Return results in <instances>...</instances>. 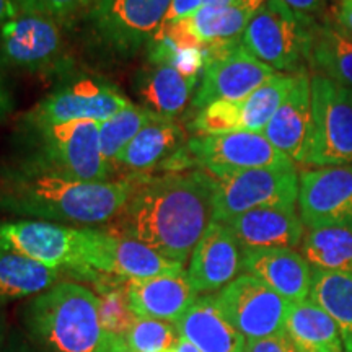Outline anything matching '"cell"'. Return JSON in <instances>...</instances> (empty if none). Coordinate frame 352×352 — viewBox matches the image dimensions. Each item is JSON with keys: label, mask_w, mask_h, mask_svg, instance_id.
<instances>
[{"label": "cell", "mask_w": 352, "mask_h": 352, "mask_svg": "<svg viewBox=\"0 0 352 352\" xmlns=\"http://www.w3.org/2000/svg\"><path fill=\"white\" fill-rule=\"evenodd\" d=\"M59 270L0 248V300L34 297L57 284Z\"/></svg>", "instance_id": "83f0119b"}, {"label": "cell", "mask_w": 352, "mask_h": 352, "mask_svg": "<svg viewBox=\"0 0 352 352\" xmlns=\"http://www.w3.org/2000/svg\"><path fill=\"white\" fill-rule=\"evenodd\" d=\"M298 176L296 165L264 166L214 176V220L227 223L248 210L270 206L296 208Z\"/></svg>", "instance_id": "52a82bcc"}, {"label": "cell", "mask_w": 352, "mask_h": 352, "mask_svg": "<svg viewBox=\"0 0 352 352\" xmlns=\"http://www.w3.org/2000/svg\"><path fill=\"white\" fill-rule=\"evenodd\" d=\"M215 297L226 318L246 341L285 334L292 302L254 276H239Z\"/></svg>", "instance_id": "8fae6325"}, {"label": "cell", "mask_w": 352, "mask_h": 352, "mask_svg": "<svg viewBox=\"0 0 352 352\" xmlns=\"http://www.w3.org/2000/svg\"><path fill=\"white\" fill-rule=\"evenodd\" d=\"M100 298V311L103 327L109 333V336L124 338L127 329L138 318L132 314L129 300H127V289L124 292L121 290H109L104 292Z\"/></svg>", "instance_id": "e575fe53"}, {"label": "cell", "mask_w": 352, "mask_h": 352, "mask_svg": "<svg viewBox=\"0 0 352 352\" xmlns=\"http://www.w3.org/2000/svg\"><path fill=\"white\" fill-rule=\"evenodd\" d=\"M134 352H165L182 341L173 323L152 318H135L124 336Z\"/></svg>", "instance_id": "d6a6232c"}, {"label": "cell", "mask_w": 352, "mask_h": 352, "mask_svg": "<svg viewBox=\"0 0 352 352\" xmlns=\"http://www.w3.org/2000/svg\"><path fill=\"white\" fill-rule=\"evenodd\" d=\"M202 7V0H171V7L165 23H178V21L191 19Z\"/></svg>", "instance_id": "74e56055"}, {"label": "cell", "mask_w": 352, "mask_h": 352, "mask_svg": "<svg viewBox=\"0 0 352 352\" xmlns=\"http://www.w3.org/2000/svg\"><path fill=\"white\" fill-rule=\"evenodd\" d=\"M138 179L80 182L16 160L0 168V212L54 223L98 226L121 212Z\"/></svg>", "instance_id": "7a4b0ae2"}, {"label": "cell", "mask_w": 352, "mask_h": 352, "mask_svg": "<svg viewBox=\"0 0 352 352\" xmlns=\"http://www.w3.org/2000/svg\"><path fill=\"white\" fill-rule=\"evenodd\" d=\"M21 164L70 179L108 182L109 165L101 153L100 122L21 126Z\"/></svg>", "instance_id": "277c9868"}, {"label": "cell", "mask_w": 352, "mask_h": 352, "mask_svg": "<svg viewBox=\"0 0 352 352\" xmlns=\"http://www.w3.org/2000/svg\"><path fill=\"white\" fill-rule=\"evenodd\" d=\"M333 21L352 36V0H334Z\"/></svg>", "instance_id": "f35d334b"}, {"label": "cell", "mask_w": 352, "mask_h": 352, "mask_svg": "<svg viewBox=\"0 0 352 352\" xmlns=\"http://www.w3.org/2000/svg\"><path fill=\"white\" fill-rule=\"evenodd\" d=\"M243 271L254 276L289 302L310 298L314 267L305 256L290 248L241 250Z\"/></svg>", "instance_id": "d6986e66"}, {"label": "cell", "mask_w": 352, "mask_h": 352, "mask_svg": "<svg viewBox=\"0 0 352 352\" xmlns=\"http://www.w3.org/2000/svg\"><path fill=\"white\" fill-rule=\"evenodd\" d=\"M165 352H199V351H197L196 347L191 344V342H188L186 340H183V338H182V341H179L178 344H176L175 347H171V349H168V351H165Z\"/></svg>", "instance_id": "f6af8a7d"}, {"label": "cell", "mask_w": 352, "mask_h": 352, "mask_svg": "<svg viewBox=\"0 0 352 352\" xmlns=\"http://www.w3.org/2000/svg\"><path fill=\"white\" fill-rule=\"evenodd\" d=\"M189 164L196 162L219 176L228 171L296 165L279 152L263 132L235 131L227 134L195 135L184 147Z\"/></svg>", "instance_id": "4fadbf2b"}, {"label": "cell", "mask_w": 352, "mask_h": 352, "mask_svg": "<svg viewBox=\"0 0 352 352\" xmlns=\"http://www.w3.org/2000/svg\"><path fill=\"white\" fill-rule=\"evenodd\" d=\"M63 33L56 20L33 13H19L0 26V64L7 67L41 70L60 59Z\"/></svg>", "instance_id": "2e32d148"}, {"label": "cell", "mask_w": 352, "mask_h": 352, "mask_svg": "<svg viewBox=\"0 0 352 352\" xmlns=\"http://www.w3.org/2000/svg\"><path fill=\"white\" fill-rule=\"evenodd\" d=\"M108 352H134L129 346L126 344L124 338L121 336H111V342H109Z\"/></svg>", "instance_id": "7bdbcfd3"}, {"label": "cell", "mask_w": 352, "mask_h": 352, "mask_svg": "<svg viewBox=\"0 0 352 352\" xmlns=\"http://www.w3.org/2000/svg\"><path fill=\"white\" fill-rule=\"evenodd\" d=\"M230 228L241 250L290 248L302 245L303 222L297 208L270 206L258 208L228 220Z\"/></svg>", "instance_id": "ffe728a7"}, {"label": "cell", "mask_w": 352, "mask_h": 352, "mask_svg": "<svg viewBox=\"0 0 352 352\" xmlns=\"http://www.w3.org/2000/svg\"><path fill=\"white\" fill-rule=\"evenodd\" d=\"M196 85L197 76L171 64H152L140 77L139 95L145 108L175 120L195 100Z\"/></svg>", "instance_id": "cb8c5ba5"}, {"label": "cell", "mask_w": 352, "mask_h": 352, "mask_svg": "<svg viewBox=\"0 0 352 352\" xmlns=\"http://www.w3.org/2000/svg\"><path fill=\"white\" fill-rule=\"evenodd\" d=\"M263 134L294 164H305L314 139L311 82L307 74H297L296 83Z\"/></svg>", "instance_id": "ac0fdd59"}, {"label": "cell", "mask_w": 352, "mask_h": 352, "mask_svg": "<svg viewBox=\"0 0 352 352\" xmlns=\"http://www.w3.org/2000/svg\"><path fill=\"white\" fill-rule=\"evenodd\" d=\"M245 352H297V349L285 333L283 336L246 341Z\"/></svg>", "instance_id": "8d00e7d4"}, {"label": "cell", "mask_w": 352, "mask_h": 352, "mask_svg": "<svg viewBox=\"0 0 352 352\" xmlns=\"http://www.w3.org/2000/svg\"><path fill=\"white\" fill-rule=\"evenodd\" d=\"M132 101L98 78H76L43 98L20 126H50L74 121L103 122L131 108Z\"/></svg>", "instance_id": "7c38bea8"}, {"label": "cell", "mask_w": 352, "mask_h": 352, "mask_svg": "<svg viewBox=\"0 0 352 352\" xmlns=\"http://www.w3.org/2000/svg\"><path fill=\"white\" fill-rule=\"evenodd\" d=\"M310 82L314 139L305 165L352 166V91L316 74Z\"/></svg>", "instance_id": "9c48e42d"}, {"label": "cell", "mask_w": 352, "mask_h": 352, "mask_svg": "<svg viewBox=\"0 0 352 352\" xmlns=\"http://www.w3.org/2000/svg\"><path fill=\"white\" fill-rule=\"evenodd\" d=\"M91 230L44 220H0V248L52 270L69 267L83 279H95L87 263Z\"/></svg>", "instance_id": "8992f818"}, {"label": "cell", "mask_w": 352, "mask_h": 352, "mask_svg": "<svg viewBox=\"0 0 352 352\" xmlns=\"http://www.w3.org/2000/svg\"><path fill=\"white\" fill-rule=\"evenodd\" d=\"M171 0H98L88 21L100 41L120 54L148 44L165 25Z\"/></svg>", "instance_id": "30bf717a"}, {"label": "cell", "mask_w": 352, "mask_h": 352, "mask_svg": "<svg viewBox=\"0 0 352 352\" xmlns=\"http://www.w3.org/2000/svg\"><path fill=\"white\" fill-rule=\"evenodd\" d=\"M283 2L294 12L314 19L315 15H321L324 12V8L328 7L331 0H283Z\"/></svg>", "instance_id": "ab89813d"}, {"label": "cell", "mask_w": 352, "mask_h": 352, "mask_svg": "<svg viewBox=\"0 0 352 352\" xmlns=\"http://www.w3.org/2000/svg\"><path fill=\"white\" fill-rule=\"evenodd\" d=\"M157 114L145 107L132 104L131 108L122 109L116 116L100 122V145L104 160L114 164L118 155L124 151L145 124H148Z\"/></svg>", "instance_id": "1f68e13d"}, {"label": "cell", "mask_w": 352, "mask_h": 352, "mask_svg": "<svg viewBox=\"0 0 352 352\" xmlns=\"http://www.w3.org/2000/svg\"><path fill=\"white\" fill-rule=\"evenodd\" d=\"M186 132L171 118L157 114L126 145L114 164L132 171L153 168L173 158L186 147Z\"/></svg>", "instance_id": "603a6c76"}, {"label": "cell", "mask_w": 352, "mask_h": 352, "mask_svg": "<svg viewBox=\"0 0 352 352\" xmlns=\"http://www.w3.org/2000/svg\"><path fill=\"white\" fill-rule=\"evenodd\" d=\"M302 254L311 267L352 274V230L341 227L308 228Z\"/></svg>", "instance_id": "f1b7e54d"}, {"label": "cell", "mask_w": 352, "mask_h": 352, "mask_svg": "<svg viewBox=\"0 0 352 352\" xmlns=\"http://www.w3.org/2000/svg\"><path fill=\"white\" fill-rule=\"evenodd\" d=\"M310 300L323 308L340 328L344 352H352V274L314 267Z\"/></svg>", "instance_id": "4316f807"}, {"label": "cell", "mask_w": 352, "mask_h": 352, "mask_svg": "<svg viewBox=\"0 0 352 352\" xmlns=\"http://www.w3.org/2000/svg\"><path fill=\"white\" fill-rule=\"evenodd\" d=\"M285 333L297 352H344L336 321L310 298L290 305Z\"/></svg>", "instance_id": "d4e9b609"}, {"label": "cell", "mask_w": 352, "mask_h": 352, "mask_svg": "<svg viewBox=\"0 0 352 352\" xmlns=\"http://www.w3.org/2000/svg\"><path fill=\"white\" fill-rule=\"evenodd\" d=\"M127 300L138 318H152L178 323L199 294L189 283L188 272L129 280Z\"/></svg>", "instance_id": "44dd1931"}, {"label": "cell", "mask_w": 352, "mask_h": 352, "mask_svg": "<svg viewBox=\"0 0 352 352\" xmlns=\"http://www.w3.org/2000/svg\"><path fill=\"white\" fill-rule=\"evenodd\" d=\"M13 111V100L10 91L6 83H3L2 77H0V122Z\"/></svg>", "instance_id": "60d3db41"}, {"label": "cell", "mask_w": 352, "mask_h": 352, "mask_svg": "<svg viewBox=\"0 0 352 352\" xmlns=\"http://www.w3.org/2000/svg\"><path fill=\"white\" fill-rule=\"evenodd\" d=\"M253 13L243 7H201L186 23L202 44L227 43L241 39Z\"/></svg>", "instance_id": "f546056e"}, {"label": "cell", "mask_w": 352, "mask_h": 352, "mask_svg": "<svg viewBox=\"0 0 352 352\" xmlns=\"http://www.w3.org/2000/svg\"><path fill=\"white\" fill-rule=\"evenodd\" d=\"M267 0H236V6H240V7H243L245 10H248L250 13H256L259 8H261L264 3H266Z\"/></svg>", "instance_id": "ee69618b"}, {"label": "cell", "mask_w": 352, "mask_h": 352, "mask_svg": "<svg viewBox=\"0 0 352 352\" xmlns=\"http://www.w3.org/2000/svg\"><path fill=\"white\" fill-rule=\"evenodd\" d=\"M298 209L308 228L352 230V166L305 170L298 176Z\"/></svg>", "instance_id": "5bb4252c"}, {"label": "cell", "mask_w": 352, "mask_h": 352, "mask_svg": "<svg viewBox=\"0 0 352 352\" xmlns=\"http://www.w3.org/2000/svg\"><path fill=\"white\" fill-rule=\"evenodd\" d=\"M276 76V70L245 50L241 39L206 44V65L192 107L206 108L215 101H243Z\"/></svg>", "instance_id": "ba28073f"}, {"label": "cell", "mask_w": 352, "mask_h": 352, "mask_svg": "<svg viewBox=\"0 0 352 352\" xmlns=\"http://www.w3.org/2000/svg\"><path fill=\"white\" fill-rule=\"evenodd\" d=\"M175 327L199 352H245L246 340L226 318L215 296L197 297Z\"/></svg>", "instance_id": "7402d4cb"}, {"label": "cell", "mask_w": 352, "mask_h": 352, "mask_svg": "<svg viewBox=\"0 0 352 352\" xmlns=\"http://www.w3.org/2000/svg\"><path fill=\"white\" fill-rule=\"evenodd\" d=\"M88 267L96 274L120 276L129 280L179 274L183 264L129 236L94 228L88 250Z\"/></svg>", "instance_id": "9a60e30c"}, {"label": "cell", "mask_w": 352, "mask_h": 352, "mask_svg": "<svg viewBox=\"0 0 352 352\" xmlns=\"http://www.w3.org/2000/svg\"><path fill=\"white\" fill-rule=\"evenodd\" d=\"M315 26V19L294 12L283 0H267L250 20L241 44L274 70L297 76L305 74Z\"/></svg>", "instance_id": "5b68a950"}, {"label": "cell", "mask_w": 352, "mask_h": 352, "mask_svg": "<svg viewBox=\"0 0 352 352\" xmlns=\"http://www.w3.org/2000/svg\"><path fill=\"white\" fill-rule=\"evenodd\" d=\"M308 64L316 76L352 90V36L334 21H316Z\"/></svg>", "instance_id": "484cf974"}, {"label": "cell", "mask_w": 352, "mask_h": 352, "mask_svg": "<svg viewBox=\"0 0 352 352\" xmlns=\"http://www.w3.org/2000/svg\"><path fill=\"white\" fill-rule=\"evenodd\" d=\"M351 91H352V90H351Z\"/></svg>", "instance_id": "681fc988"}, {"label": "cell", "mask_w": 352, "mask_h": 352, "mask_svg": "<svg viewBox=\"0 0 352 352\" xmlns=\"http://www.w3.org/2000/svg\"><path fill=\"white\" fill-rule=\"evenodd\" d=\"M2 342H3V329H2V321H0V349H2Z\"/></svg>", "instance_id": "c3c4849f"}, {"label": "cell", "mask_w": 352, "mask_h": 352, "mask_svg": "<svg viewBox=\"0 0 352 352\" xmlns=\"http://www.w3.org/2000/svg\"><path fill=\"white\" fill-rule=\"evenodd\" d=\"M214 176L204 171L142 179L107 230L186 264L214 220Z\"/></svg>", "instance_id": "6da1fadb"}, {"label": "cell", "mask_w": 352, "mask_h": 352, "mask_svg": "<svg viewBox=\"0 0 352 352\" xmlns=\"http://www.w3.org/2000/svg\"><path fill=\"white\" fill-rule=\"evenodd\" d=\"M19 15L16 0H0V26L6 25Z\"/></svg>", "instance_id": "b9f144b4"}, {"label": "cell", "mask_w": 352, "mask_h": 352, "mask_svg": "<svg viewBox=\"0 0 352 352\" xmlns=\"http://www.w3.org/2000/svg\"><path fill=\"white\" fill-rule=\"evenodd\" d=\"M10 352H32V351H30L26 346H20V347H15V349H12Z\"/></svg>", "instance_id": "7dc6e473"}, {"label": "cell", "mask_w": 352, "mask_h": 352, "mask_svg": "<svg viewBox=\"0 0 352 352\" xmlns=\"http://www.w3.org/2000/svg\"><path fill=\"white\" fill-rule=\"evenodd\" d=\"M196 135L227 134L240 131L239 103L235 101H215L199 109L191 122Z\"/></svg>", "instance_id": "836d02e7"}, {"label": "cell", "mask_w": 352, "mask_h": 352, "mask_svg": "<svg viewBox=\"0 0 352 352\" xmlns=\"http://www.w3.org/2000/svg\"><path fill=\"white\" fill-rule=\"evenodd\" d=\"M236 0H202V7H228Z\"/></svg>", "instance_id": "bcb514c9"}, {"label": "cell", "mask_w": 352, "mask_h": 352, "mask_svg": "<svg viewBox=\"0 0 352 352\" xmlns=\"http://www.w3.org/2000/svg\"><path fill=\"white\" fill-rule=\"evenodd\" d=\"M297 76L276 74L243 101H239L240 131L263 132L274 113L279 109L290 88L296 83Z\"/></svg>", "instance_id": "4dcf8cb0"}, {"label": "cell", "mask_w": 352, "mask_h": 352, "mask_svg": "<svg viewBox=\"0 0 352 352\" xmlns=\"http://www.w3.org/2000/svg\"><path fill=\"white\" fill-rule=\"evenodd\" d=\"M96 2L98 0H16V7L19 13H33L59 21L78 15Z\"/></svg>", "instance_id": "d590c367"}, {"label": "cell", "mask_w": 352, "mask_h": 352, "mask_svg": "<svg viewBox=\"0 0 352 352\" xmlns=\"http://www.w3.org/2000/svg\"><path fill=\"white\" fill-rule=\"evenodd\" d=\"M23 324L44 352H108L100 298L77 283H57L23 308Z\"/></svg>", "instance_id": "3957f363"}, {"label": "cell", "mask_w": 352, "mask_h": 352, "mask_svg": "<svg viewBox=\"0 0 352 352\" xmlns=\"http://www.w3.org/2000/svg\"><path fill=\"white\" fill-rule=\"evenodd\" d=\"M243 271V252L226 223L212 220L191 253L189 283L197 294L220 292Z\"/></svg>", "instance_id": "e0dca14e"}]
</instances>
